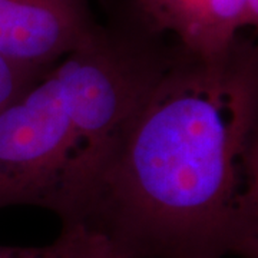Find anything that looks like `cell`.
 <instances>
[{"instance_id":"cell-1","label":"cell","mask_w":258,"mask_h":258,"mask_svg":"<svg viewBox=\"0 0 258 258\" xmlns=\"http://www.w3.org/2000/svg\"><path fill=\"white\" fill-rule=\"evenodd\" d=\"M76 224L128 258H258V50L251 39L240 35L210 57L176 45Z\"/></svg>"},{"instance_id":"cell-2","label":"cell","mask_w":258,"mask_h":258,"mask_svg":"<svg viewBox=\"0 0 258 258\" xmlns=\"http://www.w3.org/2000/svg\"><path fill=\"white\" fill-rule=\"evenodd\" d=\"M101 2L106 22L0 112V208L79 221L122 129L175 55L174 40L118 0Z\"/></svg>"},{"instance_id":"cell-3","label":"cell","mask_w":258,"mask_h":258,"mask_svg":"<svg viewBox=\"0 0 258 258\" xmlns=\"http://www.w3.org/2000/svg\"><path fill=\"white\" fill-rule=\"evenodd\" d=\"M96 23L89 0H0V56L46 72Z\"/></svg>"},{"instance_id":"cell-4","label":"cell","mask_w":258,"mask_h":258,"mask_svg":"<svg viewBox=\"0 0 258 258\" xmlns=\"http://www.w3.org/2000/svg\"><path fill=\"white\" fill-rule=\"evenodd\" d=\"M161 36L195 56L227 52L247 26H257L258 0H118Z\"/></svg>"},{"instance_id":"cell-5","label":"cell","mask_w":258,"mask_h":258,"mask_svg":"<svg viewBox=\"0 0 258 258\" xmlns=\"http://www.w3.org/2000/svg\"><path fill=\"white\" fill-rule=\"evenodd\" d=\"M45 72L29 69L0 56V112Z\"/></svg>"},{"instance_id":"cell-6","label":"cell","mask_w":258,"mask_h":258,"mask_svg":"<svg viewBox=\"0 0 258 258\" xmlns=\"http://www.w3.org/2000/svg\"><path fill=\"white\" fill-rule=\"evenodd\" d=\"M128 258V257H123ZM132 258H221L212 254H161V255H145V257Z\"/></svg>"}]
</instances>
